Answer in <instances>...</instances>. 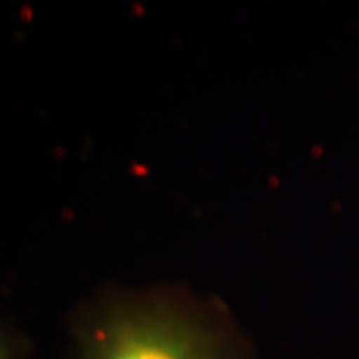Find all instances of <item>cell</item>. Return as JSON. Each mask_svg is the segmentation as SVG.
Wrapping results in <instances>:
<instances>
[{
    "mask_svg": "<svg viewBox=\"0 0 359 359\" xmlns=\"http://www.w3.org/2000/svg\"><path fill=\"white\" fill-rule=\"evenodd\" d=\"M87 359H217L209 337L164 314L123 316L99 327Z\"/></svg>",
    "mask_w": 359,
    "mask_h": 359,
    "instance_id": "cell-1",
    "label": "cell"
}]
</instances>
